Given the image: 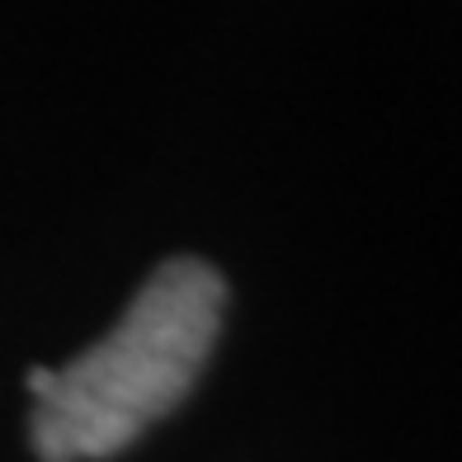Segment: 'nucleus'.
I'll return each mask as SVG.
<instances>
[{
  "label": "nucleus",
  "mask_w": 462,
  "mask_h": 462,
  "mask_svg": "<svg viewBox=\"0 0 462 462\" xmlns=\"http://www.w3.org/2000/svg\"><path fill=\"white\" fill-rule=\"evenodd\" d=\"M226 311L208 260H165L118 326L61 368H33L29 444L43 462L114 457L194 392Z\"/></svg>",
  "instance_id": "obj_1"
}]
</instances>
